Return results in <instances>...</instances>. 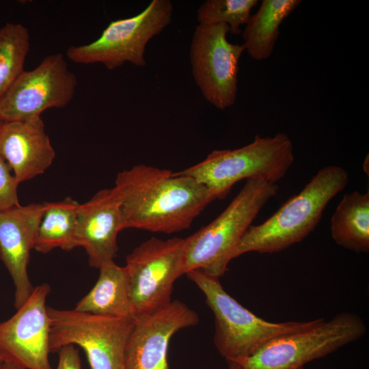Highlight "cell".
Here are the masks:
<instances>
[{"label": "cell", "mask_w": 369, "mask_h": 369, "mask_svg": "<svg viewBox=\"0 0 369 369\" xmlns=\"http://www.w3.org/2000/svg\"><path fill=\"white\" fill-rule=\"evenodd\" d=\"M113 191L122 229L172 234L188 229L217 195L193 178L139 164L118 173Z\"/></svg>", "instance_id": "cell-1"}, {"label": "cell", "mask_w": 369, "mask_h": 369, "mask_svg": "<svg viewBox=\"0 0 369 369\" xmlns=\"http://www.w3.org/2000/svg\"><path fill=\"white\" fill-rule=\"evenodd\" d=\"M348 182V173L342 167L321 168L272 216L261 224L249 227L236 245L232 258L251 251L276 253L301 242L315 229L327 204Z\"/></svg>", "instance_id": "cell-2"}, {"label": "cell", "mask_w": 369, "mask_h": 369, "mask_svg": "<svg viewBox=\"0 0 369 369\" xmlns=\"http://www.w3.org/2000/svg\"><path fill=\"white\" fill-rule=\"evenodd\" d=\"M279 190L260 178L246 182L226 209L208 225L185 238L184 274L198 270L219 278L228 270L232 252L260 210Z\"/></svg>", "instance_id": "cell-3"}, {"label": "cell", "mask_w": 369, "mask_h": 369, "mask_svg": "<svg viewBox=\"0 0 369 369\" xmlns=\"http://www.w3.org/2000/svg\"><path fill=\"white\" fill-rule=\"evenodd\" d=\"M203 292L215 320L214 344L227 362L241 363L269 340L314 327L324 318L273 323L244 308L221 286L219 278L198 270L186 273Z\"/></svg>", "instance_id": "cell-4"}, {"label": "cell", "mask_w": 369, "mask_h": 369, "mask_svg": "<svg viewBox=\"0 0 369 369\" xmlns=\"http://www.w3.org/2000/svg\"><path fill=\"white\" fill-rule=\"evenodd\" d=\"M293 161L292 143L286 133H279L271 137L256 135L240 148L213 150L202 161L176 173L193 178L221 199L243 179L276 183Z\"/></svg>", "instance_id": "cell-5"}, {"label": "cell", "mask_w": 369, "mask_h": 369, "mask_svg": "<svg viewBox=\"0 0 369 369\" xmlns=\"http://www.w3.org/2000/svg\"><path fill=\"white\" fill-rule=\"evenodd\" d=\"M366 330L358 315L342 312L310 329L269 340L239 364L243 369H304L308 363L360 339Z\"/></svg>", "instance_id": "cell-6"}, {"label": "cell", "mask_w": 369, "mask_h": 369, "mask_svg": "<svg viewBox=\"0 0 369 369\" xmlns=\"http://www.w3.org/2000/svg\"><path fill=\"white\" fill-rule=\"evenodd\" d=\"M172 12L170 1L152 0L136 16L111 21L96 40L68 47L66 56L76 64H102L108 70L126 62L144 66L147 43L170 23Z\"/></svg>", "instance_id": "cell-7"}, {"label": "cell", "mask_w": 369, "mask_h": 369, "mask_svg": "<svg viewBox=\"0 0 369 369\" xmlns=\"http://www.w3.org/2000/svg\"><path fill=\"white\" fill-rule=\"evenodd\" d=\"M50 352L77 344L85 351L91 369H124L127 340L134 318L92 314L47 307Z\"/></svg>", "instance_id": "cell-8"}, {"label": "cell", "mask_w": 369, "mask_h": 369, "mask_svg": "<svg viewBox=\"0 0 369 369\" xmlns=\"http://www.w3.org/2000/svg\"><path fill=\"white\" fill-rule=\"evenodd\" d=\"M185 238L151 237L126 258L129 298L136 316L170 303L174 284L184 274Z\"/></svg>", "instance_id": "cell-9"}, {"label": "cell", "mask_w": 369, "mask_h": 369, "mask_svg": "<svg viewBox=\"0 0 369 369\" xmlns=\"http://www.w3.org/2000/svg\"><path fill=\"white\" fill-rule=\"evenodd\" d=\"M226 23L198 25L190 46L194 80L204 97L219 109L232 106L236 98L238 62L243 44L227 40Z\"/></svg>", "instance_id": "cell-10"}, {"label": "cell", "mask_w": 369, "mask_h": 369, "mask_svg": "<svg viewBox=\"0 0 369 369\" xmlns=\"http://www.w3.org/2000/svg\"><path fill=\"white\" fill-rule=\"evenodd\" d=\"M77 86L61 53L45 57L31 70H24L0 98V122L40 117L46 109L63 108Z\"/></svg>", "instance_id": "cell-11"}, {"label": "cell", "mask_w": 369, "mask_h": 369, "mask_svg": "<svg viewBox=\"0 0 369 369\" xmlns=\"http://www.w3.org/2000/svg\"><path fill=\"white\" fill-rule=\"evenodd\" d=\"M50 291L46 283L34 287L17 312L0 323V355L5 363L22 369H53L49 359L51 321L46 305Z\"/></svg>", "instance_id": "cell-12"}, {"label": "cell", "mask_w": 369, "mask_h": 369, "mask_svg": "<svg viewBox=\"0 0 369 369\" xmlns=\"http://www.w3.org/2000/svg\"><path fill=\"white\" fill-rule=\"evenodd\" d=\"M199 320L197 312L179 300L136 316L126 343L124 369H169L167 353L172 337Z\"/></svg>", "instance_id": "cell-13"}, {"label": "cell", "mask_w": 369, "mask_h": 369, "mask_svg": "<svg viewBox=\"0 0 369 369\" xmlns=\"http://www.w3.org/2000/svg\"><path fill=\"white\" fill-rule=\"evenodd\" d=\"M44 208L42 202L0 210V259L15 287L16 309L22 306L34 288L27 266Z\"/></svg>", "instance_id": "cell-14"}, {"label": "cell", "mask_w": 369, "mask_h": 369, "mask_svg": "<svg viewBox=\"0 0 369 369\" xmlns=\"http://www.w3.org/2000/svg\"><path fill=\"white\" fill-rule=\"evenodd\" d=\"M122 229L120 202L111 189L98 191L78 208L77 243L85 249L92 267L114 261Z\"/></svg>", "instance_id": "cell-15"}, {"label": "cell", "mask_w": 369, "mask_h": 369, "mask_svg": "<svg viewBox=\"0 0 369 369\" xmlns=\"http://www.w3.org/2000/svg\"><path fill=\"white\" fill-rule=\"evenodd\" d=\"M0 154L19 183L42 174L55 150L40 117L0 123Z\"/></svg>", "instance_id": "cell-16"}, {"label": "cell", "mask_w": 369, "mask_h": 369, "mask_svg": "<svg viewBox=\"0 0 369 369\" xmlns=\"http://www.w3.org/2000/svg\"><path fill=\"white\" fill-rule=\"evenodd\" d=\"M91 290L76 304L75 310L116 318H135L128 287L126 271L114 261L102 265Z\"/></svg>", "instance_id": "cell-17"}, {"label": "cell", "mask_w": 369, "mask_h": 369, "mask_svg": "<svg viewBox=\"0 0 369 369\" xmlns=\"http://www.w3.org/2000/svg\"><path fill=\"white\" fill-rule=\"evenodd\" d=\"M331 234L342 247L357 253L369 251V192L346 193L331 219Z\"/></svg>", "instance_id": "cell-18"}, {"label": "cell", "mask_w": 369, "mask_h": 369, "mask_svg": "<svg viewBox=\"0 0 369 369\" xmlns=\"http://www.w3.org/2000/svg\"><path fill=\"white\" fill-rule=\"evenodd\" d=\"M300 0H263L258 10L250 15L243 32V46L256 60L272 53L282 21L300 4Z\"/></svg>", "instance_id": "cell-19"}, {"label": "cell", "mask_w": 369, "mask_h": 369, "mask_svg": "<svg viewBox=\"0 0 369 369\" xmlns=\"http://www.w3.org/2000/svg\"><path fill=\"white\" fill-rule=\"evenodd\" d=\"M33 249L47 254L55 248L69 251L78 247V208L71 197L57 202H44Z\"/></svg>", "instance_id": "cell-20"}, {"label": "cell", "mask_w": 369, "mask_h": 369, "mask_svg": "<svg viewBox=\"0 0 369 369\" xmlns=\"http://www.w3.org/2000/svg\"><path fill=\"white\" fill-rule=\"evenodd\" d=\"M30 49L27 28L8 23L0 28V98L22 74Z\"/></svg>", "instance_id": "cell-21"}, {"label": "cell", "mask_w": 369, "mask_h": 369, "mask_svg": "<svg viewBox=\"0 0 369 369\" xmlns=\"http://www.w3.org/2000/svg\"><path fill=\"white\" fill-rule=\"evenodd\" d=\"M258 0H208L197 10L200 25L226 23L233 34L241 33L240 26L246 24L251 9Z\"/></svg>", "instance_id": "cell-22"}, {"label": "cell", "mask_w": 369, "mask_h": 369, "mask_svg": "<svg viewBox=\"0 0 369 369\" xmlns=\"http://www.w3.org/2000/svg\"><path fill=\"white\" fill-rule=\"evenodd\" d=\"M11 171L0 154V210L20 205L18 197V187L20 183Z\"/></svg>", "instance_id": "cell-23"}, {"label": "cell", "mask_w": 369, "mask_h": 369, "mask_svg": "<svg viewBox=\"0 0 369 369\" xmlns=\"http://www.w3.org/2000/svg\"><path fill=\"white\" fill-rule=\"evenodd\" d=\"M59 361L56 369H81L79 351L72 344L62 346L57 351Z\"/></svg>", "instance_id": "cell-24"}, {"label": "cell", "mask_w": 369, "mask_h": 369, "mask_svg": "<svg viewBox=\"0 0 369 369\" xmlns=\"http://www.w3.org/2000/svg\"><path fill=\"white\" fill-rule=\"evenodd\" d=\"M229 367L228 369H243L241 366L236 362H228Z\"/></svg>", "instance_id": "cell-25"}, {"label": "cell", "mask_w": 369, "mask_h": 369, "mask_svg": "<svg viewBox=\"0 0 369 369\" xmlns=\"http://www.w3.org/2000/svg\"><path fill=\"white\" fill-rule=\"evenodd\" d=\"M3 369H22L12 364L5 363Z\"/></svg>", "instance_id": "cell-26"}, {"label": "cell", "mask_w": 369, "mask_h": 369, "mask_svg": "<svg viewBox=\"0 0 369 369\" xmlns=\"http://www.w3.org/2000/svg\"><path fill=\"white\" fill-rule=\"evenodd\" d=\"M363 167H364V170L365 173L366 174V168H367V170L368 171V155H367V156L365 159V161L363 164Z\"/></svg>", "instance_id": "cell-27"}, {"label": "cell", "mask_w": 369, "mask_h": 369, "mask_svg": "<svg viewBox=\"0 0 369 369\" xmlns=\"http://www.w3.org/2000/svg\"><path fill=\"white\" fill-rule=\"evenodd\" d=\"M4 364H5V361H3V358L0 355V369H3Z\"/></svg>", "instance_id": "cell-28"}, {"label": "cell", "mask_w": 369, "mask_h": 369, "mask_svg": "<svg viewBox=\"0 0 369 369\" xmlns=\"http://www.w3.org/2000/svg\"><path fill=\"white\" fill-rule=\"evenodd\" d=\"M1 122H0V123H1Z\"/></svg>", "instance_id": "cell-29"}]
</instances>
